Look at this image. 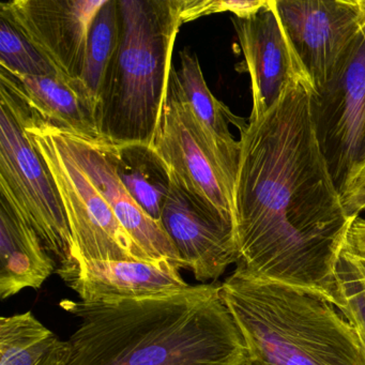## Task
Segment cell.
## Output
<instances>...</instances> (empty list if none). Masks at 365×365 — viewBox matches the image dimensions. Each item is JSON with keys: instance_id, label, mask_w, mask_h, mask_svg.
Here are the masks:
<instances>
[{"instance_id": "ac0fdd59", "label": "cell", "mask_w": 365, "mask_h": 365, "mask_svg": "<svg viewBox=\"0 0 365 365\" xmlns=\"http://www.w3.org/2000/svg\"><path fill=\"white\" fill-rule=\"evenodd\" d=\"M61 341L31 312L0 318V365H67Z\"/></svg>"}, {"instance_id": "6da1fadb", "label": "cell", "mask_w": 365, "mask_h": 365, "mask_svg": "<svg viewBox=\"0 0 365 365\" xmlns=\"http://www.w3.org/2000/svg\"><path fill=\"white\" fill-rule=\"evenodd\" d=\"M311 76L240 131L234 191L237 268L343 304L339 262L354 217L341 202L318 136Z\"/></svg>"}, {"instance_id": "4316f807", "label": "cell", "mask_w": 365, "mask_h": 365, "mask_svg": "<svg viewBox=\"0 0 365 365\" xmlns=\"http://www.w3.org/2000/svg\"><path fill=\"white\" fill-rule=\"evenodd\" d=\"M363 159H364V162H365V142H364V147H363Z\"/></svg>"}, {"instance_id": "52a82bcc", "label": "cell", "mask_w": 365, "mask_h": 365, "mask_svg": "<svg viewBox=\"0 0 365 365\" xmlns=\"http://www.w3.org/2000/svg\"><path fill=\"white\" fill-rule=\"evenodd\" d=\"M150 147L187 192L235 226V181L192 113L174 63Z\"/></svg>"}, {"instance_id": "603a6c76", "label": "cell", "mask_w": 365, "mask_h": 365, "mask_svg": "<svg viewBox=\"0 0 365 365\" xmlns=\"http://www.w3.org/2000/svg\"><path fill=\"white\" fill-rule=\"evenodd\" d=\"M339 275L343 298L339 312L354 328L365 356V284L359 281L341 260Z\"/></svg>"}, {"instance_id": "30bf717a", "label": "cell", "mask_w": 365, "mask_h": 365, "mask_svg": "<svg viewBox=\"0 0 365 365\" xmlns=\"http://www.w3.org/2000/svg\"><path fill=\"white\" fill-rule=\"evenodd\" d=\"M277 8L319 91L356 40L364 19L365 0H277Z\"/></svg>"}, {"instance_id": "d6986e66", "label": "cell", "mask_w": 365, "mask_h": 365, "mask_svg": "<svg viewBox=\"0 0 365 365\" xmlns=\"http://www.w3.org/2000/svg\"><path fill=\"white\" fill-rule=\"evenodd\" d=\"M115 147L119 177L125 189L149 217L161 223L162 209L170 185L168 166L150 146Z\"/></svg>"}, {"instance_id": "cb8c5ba5", "label": "cell", "mask_w": 365, "mask_h": 365, "mask_svg": "<svg viewBox=\"0 0 365 365\" xmlns=\"http://www.w3.org/2000/svg\"><path fill=\"white\" fill-rule=\"evenodd\" d=\"M341 260L365 284V219L354 217L346 235Z\"/></svg>"}, {"instance_id": "ba28073f", "label": "cell", "mask_w": 365, "mask_h": 365, "mask_svg": "<svg viewBox=\"0 0 365 365\" xmlns=\"http://www.w3.org/2000/svg\"><path fill=\"white\" fill-rule=\"evenodd\" d=\"M315 118L322 150L341 192L365 140V11L354 43L328 84L316 91Z\"/></svg>"}, {"instance_id": "8992f818", "label": "cell", "mask_w": 365, "mask_h": 365, "mask_svg": "<svg viewBox=\"0 0 365 365\" xmlns=\"http://www.w3.org/2000/svg\"><path fill=\"white\" fill-rule=\"evenodd\" d=\"M0 200L37 232L57 270L76 264L71 232L52 176L25 138L22 128L0 104Z\"/></svg>"}, {"instance_id": "7a4b0ae2", "label": "cell", "mask_w": 365, "mask_h": 365, "mask_svg": "<svg viewBox=\"0 0 365 365\" xmlns=\"http://www.w3.org/2000/svg\"><path fill=\"white\" fill-rule=\"evenodd\" d=\"M61 307L80 319L68 339L67 365H245L251 359L221 285Z\"/></svg>"}, {"instance_id": "277c9868", "label": "cell", "mask_w": 365, "mask_h": 365, "mask_svg": "<svg viewBox=\"0 0 365 365\" xmlns=\"http://www.w3.org/2000/svg\"><path fill=\"white\" fill-rule=\"evenodd\" d=\"M181 0H118V48L96 110L98 131L115 146H151L180 29Z\"/></svg>"}, {"instance_id": "9a60e30c", "label": "cell", "mask_w": 365, "mask_h": 365, "mask_svg": "<svg viewBox=\"0 0 365 365\" xmlns=\"http://www.w3.org/2000/svg\"><path fill=\"white\" fill-rule=\"evenodd\" d=\"M0 95L23 112L65 133L103 140L96 110L63 76H29L0 67Z\"/></svg>"}, {"instance_id": "d4e9b609", "label": "cell", "mask_w": 365, "mask_h": 365, "mask_svg": "<svg viewBox=\"0 0 365 365\" xmlns=\"http://www.w3.org/2000/svg\"><path fill=\"white\" fill-rule=\"evenodd\" d=\"M245 365H262L260 363L256 362V361L252 360V359H250L249 361H247V363H245Z\"/></svg>"}, {"instance_id": "2e32d148", "label": "cell", "mask_w": 365, "mask_h": 365, "mask_svg": "<svg viewBox=\"0 0 365 365\" xmlns=\"http://www.w3.org/2000/svg\"><path fill=\"white\" fill-rule=\"evenodd\" d=\"M56 262L33 227L0 200V297L38 288L56 271Z\"/></svg>"}, {"instance_id": "5b68a950", "label": "cell", "mask_w": 365, "mask_h": 365, "mask_svg": "<svg viewBox=\"0 0 365 365\" xmlns=\"http://www.w3.org/2000/svg\"><path fill=\"white\" fill-rule=\"evenodd\" d=\"M11 113L43 161L63 204L71 232L76 264L93 260H148L115 217L103 196L68 150L56 128L8 101Z\"/></svg>"}, {"instance_id": "8fae6325", "label": "cell", "mask_w": 365, "mask_h": 365, "mask_svg": "<svg viewBox=\"0 0 365 365\" xmlns=\"http://www.w3.org/2000/svg\"><path fill=\"white\" fill-rule=\"evenodd\" d=\"M161 223L185 268L197 281L217 279L239 260L235 226L207 208L170 174Z\"/></svg>"}, {"instance_id": "44dd1931", "label": "cell", "mask_w": 365, "mask_h": 365, "mask_svg": "<svg viewBox=\"0 0 365 365\" xmlns=\"http://www.w3.org/2000/svg\"><path fill=\"white\" fill-rule=\"evenodd\" d=\"M0 67L29 76H57L39 51L5 18L0 16ZM59 76V74H58Z\"/></svg>"}, {"instance_id": "9c48e42d", "label": "cell", "mask_w": 365, "mask_h": 365, "mask_svg": "<svg viewBox=\"0 0 365 365\" xmlns=\"http://www.w3.org/2000/svg\"><path fill=\"white\" fill-rule=\"evenodd\" d=\"M106 3V0H12L0 4V16H5L81 93L89 31Z\"/></svg>"}, {"instance_id": "ffe728a7", "label": "cell", "mask_w": 365, "mask_h": 365, "mask_svg": "<svg viewBox=\"0 0 365 365\" xmlns=\"http://www.w3.org/2000/svg\"><path fill=\"white\" fill-rule=\"evenodd\" d=\"M118 0H106L91 25L84 69L80 78L83 97L97 110L104 76L118 48Z\"/></svg>"}, {"instance_id": "4fadbf2b", "label": "cell", "mask_w": 365, "mask_h": 365, "mask_svg": "<svg viewBox=\"0 0 365 365\" xmlns=\"http://www.w3.org/2000/svg\"><path fill=\"white\" fill-rule=\"evenodd\" d=\"M58 131L68 150L93 181L134 242L153 262L170 260L179 268H185L162 224L149 217L123 185L118 174L115 145Z\"/></svg>"}, {"instance_id": "5bb4252c", "label": "cell", "mask_w": 365, "mask_h": 365, "mask_svg": "<svg viewBox=\"0 0 365 365\" xmlns=\"http://www.w3.org/2000/svg\"><path fill=\"white\" fill-rule=\"evenodd\" d=\"M170 260H93L56 271L87 302L168 296L190 287Z\"/></svg>"}, {"instance_id": "3957f363", "label": "cell", "mask_w": 365, "mask_h": 365, "mask_svg": "<svg viewBox=\"0 0 365 365\" xmlns=\"http://www.w3.org/2000/svg\"><path fill=\"white\" fill-rule=\"evenodd\" d=\"M252 360L262 365H365L345 316L322 294L236 268L221 284Z\"/></svg>"}, {"instance_id": "7402d4cb", "label": "cell", "mask_w": 365, "mask_h": 365, "mask_svg": "<svg viewBox=\"0 0 365 365\" xmlns=\"http://www.w3.org/2000/svg\"><path fill=\"white\" fill-rule=\"evenodd\" d=\"M268 0H181V23L192 22L210 14L230 12L235 18L250 19L262 11Z\"/></svg>"}, {"instance_id": "e0dca14e", "label": "cell", "mask_w": 365, "mask_h": 365, "mask_svg": "<svg viewBox=\"0 0 365 365\" xmlns=\"http://www.w3.org/2000/svg\"><path fill=\"white\" fill-rule=\"evenodd\" d=\"M179 57L180 69L177 72L185 99L207 140L236 185L240 143L235 140L230 125H236L240 130L247 123L235 116L230 108L211 93L195 53L185 48L179 53Z\"/></svg>"}, {"instance_id": "484cf974", "label": "cell", "mask_w": 365, "mask_h": 365, "mask_svg": "<svg viewBox=\"0 0 365 365\" xmlns=\"http://www.w3.org/2000/svg\"><path fill=\"white\" fill-rule=\"evenodd\" d=\"M362 211H365V202L362 205V206H361L360 213L362 212Z\"/></svg>"}, {"instance_id": "7c38bea8", "label": "cell", "mask_w": 365, "mask_h": 365, "mask_svg": "<svg viewBox=\"0 0 365 365\" xmlns=\"http://www.w3.org/2000/svg\"><path fill=\"white\" fill-rule=\"evenodd\" d=\"M245 70L251 80L250 120L264 116L281 98L290 81L311 76L284 26L277 0L250 19L232 18Z\"/></svg>"}]
</instances>
